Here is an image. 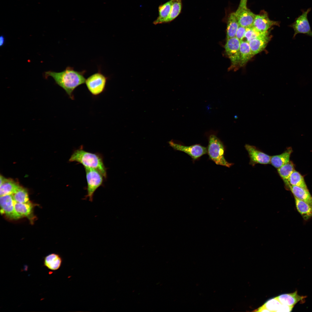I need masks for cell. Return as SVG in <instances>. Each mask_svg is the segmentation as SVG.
Instances as JSON below:
<instances>
[{
	"mask_svg": "<svg viewBox=\"0 0 312 312\" xmlns=\"http://www.w3.org/2000/svg\"><path fill=\"white\" fill-rule=\"evenodd\" d=\"M246 4L240 3L235 12L239 25L246 28L252 26L256 15L247 8Z\"/></svg>",
	"mask_w": 312,
	"mask_h": 312,
	"instance_id": "9",
	"label": "cell"
},
{
	"mask_svg": "<svg viewBox=\"0 0 312 312\" xmlns=\"http://www.w3.org/2000/svg\"><path fill=\"white\" fill-rule=\"evenodd\" d=\"M171 0L160 5L158 7L159 16L153 23L155 25L165 23L170 14L171 8Z\"/></svg>",
	"mask_w": 312,
	"mask_h": 312,
	"instance_id": "18",
	"label": "cell"
},
{
	"mask_svg": "<svg viewBox=\"0 0 312 312\" xmlns=\"http://www.w3.org/2000/svg\"><path fill=\"white\" fill-rule=\"evenodd\" d=\"M282 304L276 297L268 300L263 305L270 312H277Z\"/></svg>",
	"mask_w": 312,
	"mask_h": 312,
	"instance_id": "28",
	"label": "cell"
},
{
	"mask_svg": "<svg viewBox=\"0 0 312 312\" xmlns=\"http://www.w3.org/2000/svg\"><path fill=\"white\" fill-rule=\"evenodd\" d=\"M292 149L289 148L284 152L279 155L271 156L270 163L275 168H278L289 161Z\"/></svg>",
	"mask_w": 312,
	"mask_h": 312,
	"instance_id": "19",
	"label": "cell"
},
{
	"mask_svg": "<svg viewBox=\"0 0 312 312\" xmlns=\"http://www.w3.org/2000/svg\"><path fill=\"white\" fill-rule=\"evenodd\" d=\"M254 311L257 312H270L263 305L259 307L257 310Z\"/></svg>",
	"mask_w": 312,
	"mask_h": 312,
	"instance_id": "32",
	"label": "cell"
},
{
	"mask_svg": "<svg viewBox=\"0 0 312 312\" xmlns=\"http://www.w3.org/2000/svg\"><path fill=\"white\" fill-rule=\"evenodd\" d=\"M69 161L76 162L82 165L85 168L95 169L107 178V168L104 164L102 155L98 153H93L83 149L82 146L74 150Z\"/></svg>",
	"mask_w": 312,
	"mask_h": 312,
	"instance_id": "2",
	"label": "cell"
},
{
	"mask_svg": "<svg viewBox=\"0 0 312 312\" xmlns=\"http://www.w3.org/2000/svg\"><path fill=\"white\" fill-rule=\"evenodd\" d=\"M270 39L268 31L251 40L249 42L254 56L263 51L266 47Z\"/></svg>",
	"mask_w": 312,
	"mask_h": 312,
	"instance_id": "13",
	"label": "cell"
},
{
	"mask_svg": "<svg viewBox=\"0 0 312 312\" xmlns=\"http://www.w3.org/2000/svg\"><path fill=\"white\" fill-rule=\"evenodd\" d=\"M7 179H6V178H4V177H3V176H2L1 175H0V185H1L5 181H6V180H7Z\"/></svg>",
	"mask_w": 312,
	"mask_h": 312,
	"instance_id": "34",
	"label": "cell"
},
{
	"mask_svg": "<svg viewBox=\"0 0 312 312\" xmlns=\"http://www.w3.org/2000/svg\"><path fill=\"white\" fill-rule=\"evenodd\" d=\"M246 30V27L239 25L235 37L240 41L242 40L244 37Z\"/></svg>",
	"mask_w": 312,
	"mask_h": 312,
	"instance_id": "30",
	"label": "cell"
},
{
	"mask_svg": "<svg viewBox=\"0 0 312 312\" xmlns=\"http://www.w3.org/2000/svg\"><path fill=\"white\" fill-rule=\"evenodd\" d=\"M240 58L239 66L242 67L254 56L248 42L244 40L240 41Z\"/></svg>",
	"mask_w": 312,
	"mask_h": 312,
	"instance_id": "16",
	"label": "cell"
},
{
	"mask_svg": "<svg viewBox=\"0 0 312 312\" xmlns=\"http://www.w3.org/2000/svg\"><path fill=\"white\" fill-rule=\"evenodd\" d=\"M0 185V196L13 194L20 187L18 184L10 179H7Z\"/></svg>",
	"mask_w": 312,
	"mask_h": 312,
	"instance_id": "22",
	"label": "cell"
},
{
	"mask_svg": "<svg viewBox=\"0 0 312 312\" xmlns=\"http://www.w3.org/2000/svg\"><path fill=\"white\" fill-rule=\"evenodd\" d=\"M294 197L302 200L312 206V197L308 189L293 185L289 186Z\"/></svg>",
	"mask_w": 312,
	"mask_h": 312,
	"instance_id": "15",
	"label": "cell"
},
{
	"mask_svg": "<svg viewBox=\"0 0 312 312\" xmlns=\"http://www.w3.org/2000/svg\"><path fill=\"white\" fill-rule=\"evenodd\" d=\"M310 36L312 37V33L310 35Z\"/></svg>",
	"mask_w": 312,
	"mask_h": 312,
	"instance_id": "36",
	"label": "cell"
},
{
	"mask_svg": "<svg viewBox=\"0 0 312 312\" xmlns=\"http://www.w3.org/2000/svg\"><path fill=\"white\" fill-rule=\"evenodd\" d=\"M264 33L259 31L252 26L248 27L246 28V31L243 39H245V40H244L249 42L252 40L261 35Z\"/></svg>",
	"mask_w": 312,
	"mask_h": 312,
	"instance_id": "29",
	"label": "cell"
},
{
	"mask_svg": "<svg viewBox=\"0 0 312 312\" xmlns=\"http://www.w3.org/2000/svg\"><path fill=\"white\" fill-rule=\"evenodd\" d=\"M245 147L250 158V164L254 166L257 164L270 163L271 156L259 150L254 146L246 144Z\"/></svg>",
	"mask_w": 312,
	"mask_h": 312,
	"instance_id": "11",
	"label": "cell"
},
{
	"mask_svg": "<svg viewBox=\"0 0 312 312\" xmlns=\"http://www.w3.org/2000/svg\"><path fill=\"white\" fill-rule=\"evenodd\" d=\"M296 208L305 220L312 217V206L306 202L294 197Z\"/></svg>",
	"mask_w": 312,
	"mask_h": 312,
	"instance_id": "20",
	"label": "cell"
},
{
	"mask_svg": "<svg viewBox=\"0 0 312 312\" xmlns=\"http://www.w3.org/2000/svg\"><path fill=\"white\" fill-rule=\"evenodd\" d=\"M15 201L17 203H24L29 202L27 191L21 187L12 194Z\"/></svg>",
	"mask_w": 312,
	"mask_h": 312,
	"instance_id": "27",
	"label": "cell"
},
{
	"mask_svg": "<svg viewBox=\"0 0 312 312\" xmlns=\"http://www.w3.org/2000/svg\"><path fill=\"white\" fill-rule=\"evenodd\" d=\"M240 41L236 37L226 40L224 45L225 53L231 62V68L239 66Z\"/></svg>",
	"mask_w": 312,
	"mask_h": 312,
	"instance_id": "7",
	"label": "cell"
},
{
	"mask_svg": "<svg viewBox=\"0 0 312 312\" xmlns=\"http://www.w3.org/2000/svg\"><path fill=\"white\" fill-rule=\"evenodd\" d=\"M108 79L99 70L86 79L85 83L90 92L94 96H97L104 91Z\"/></svg>",
	"mask_w": 312,
	"mask_h": 312,
	"instance_id": "5",
	"label": "cell"
},
{
	"mask_svg": "<svg viewBox=\"0 0 312 312\" xmlns=\"http://www.w3.org/2000/svg\"><path fill=\"white\" fill-rule=\"evenodd\" d=\"M14 207L17 213L22 217L28 216L31 213L32 209V205L30 202L21 203L15 202Z\"/></svg>",
	"mask_w": 312,
	"mask_h": 312,
	"instance_id": "25",
	"label": "cell"
},
{
	"mask_svg": "<svg viewBox=\"0 0 312 312\" xmlns=\"http://www.w3.org/2000/svg\"><path fill=\"white\" fill-rule=\"evenodd\" d=\"M5 39L4 37L3 36H1L0 37V46H3L5 43Z\"/></svg>",
	"mask_w": 312,
	"mask_h": 312,
	"instance_id": "33",
	"label": "cell"
},
{
	"mask_svg": "<svg viewBox=\"0 0 312 312\" xmlns=\"http://www.w3.org/2000/svg\"><path fill=\"white\" fill-rule=\"evenodd\" d=\"M15 201L12 194L0 196L1 211L8 217L14 219L22 217L16 211L14 207Z\"/></svg>",
	"mask_w": 312,
	"mask_h": 312,
	"instance_id": "10",
	"label": "cell"
},
{
	"mask_svg": "<svg viewBox=\"0 0 312 312\" xmlns=\"http://www.w3.org/2000/svg\"><path fill=\"white\" fill-rule=\"evenodd\" d=\"M293 307L282 304L277 312H290L292 310Z\"/></svg>",
	"mask_w": 312,
	"mask_h": 312,
	"instance_id": "31",
	"label": "cell"
},
{
	"mask_svg": "<svg viewBox=\"0 0 312 312\" xmlns=\"http://www.w3.org/2000/svg\"><path fill=\"white\" fill-rule=\"evenodd\" d=\"M85 70L81 71L75 70L73 68L68 66L62 71L56 72L48 71L45 72L46 78L52 77L56 83L63 88L71 99H74L73 94L75 90L79 86L85 83L84 76Z\"/></svg>",
	"mask_w": 312,
	"mask_h": 312,
	"instance_id": "1",
	"label": "cell"
},
{
	"mask_svg": "<svg viewBox=\"0 0 312 312\" xmlns=\"http://www.w3.org/2000/svg\"><path fill=\"white\" fill-rule=\"evenodd\" d=\"M87 181V194L85 198H89V201H93L94 193L96 190L103 183L105 179L103 175L96 170L85 168Z\"/></svg>",
	"mask_w": 312,
	"mask_h": 312,
	"instance_id": "4",
	"label": "cell"
},
{
	"mask_svg": "<svg viewBox=\"0 0 312 312\" xmlns=\"http://www.w3.org/2000/svg\"><path fill=\"white\" fill-rule=\"evenodd\" d=\"M294 170V164L290 161L278 168V172L286 186L287 185L289 177Z\"/></svg>",
	"mask_w": 312,
	"mask_h": 312,
	"instance_id": "24",
	"label": "cell"
},
{
	"mask_svg": "<svg viewBox=\"0 0 312 312\" xmlns=\"http://www.w3.org/2000/svg\"><path fill=\"white\" fill-rule=\"evenodd\" d=\"M239 26L235 12L231 13L227 19L226 29V39L235 37Z\"/></svg>",
	"mask_w": 312,
	"mask_h": 312,
	"instance_id": "21",
	"label": "cell"
},
{
	"mask_svg": "<svg viewBox=\"0 0 312 312\" xmlns=\"http://www.w3.org/2000/svg\"><path fill=\"white\" fill-rule=\"evenodd\" d=\"M171 0L172 5L170 12L165 23H169L175 18L180 13L181 9V0Z\"/></svg>",
	"mask_w": 312,
	"mask_h": 312,
	"instance_id": "26",
	"label": "cell"
},
{
	"mask_svg": "<svg viewBox=\"0 0 312 312\" xmlns=\"http://www.w3.org/2000/svg\"><path fill=\"white\" fill-rule=\"evenodd\" d=\"M62 259L58 254L52 253L47 256L44 258V265L51 270H56L61 267Z\"/></svg>",
	"mask_w": 312,
	"mask_h": 312,
	"instance_id": "17",
	"label": "cell"
},
{
	"mask_svg": "<svg viewBox=\"0 0 312 312\" xmlns=\"http://www.w3.org/2000/svg\"><path fill=\"white\" fill-rule=\"evenodd\" d=\"M169 146L174 150L183 152L189 155L194 161L202 156L207 153V147L200 144L186 146L177 143L173 140L168 142Z\"/></svg>",
	"mask_w": 312,
	"mask_h": 312,
	"instance_id": "6",
	"label": "cell"
},
{
	"mask_svg": "<svg viewBox=\"0 0 312 312\" xmlns=\"http://www.w3.org/2000/svg\"><path fill=\"white\" fill-rule=\"evenodd\" d=\"M277 21L270 20L266 13L256 15L252 26L261 32L268 31V30L272 26L279 25Z\"/></svg>",
	"mask_w": 312,
	"mask_h": 312,
	"instance_id": "12",
	"label": "cell"
},
{
	"mask_svg": "<svg viewBox=\"0 0 312 312\" xmlns=\"http://www.w3.org/2000/svg\"><path fill=\"white\" fill-rule=\"evenodd\" d=\"M247 0H240V3H241L247 4Z\"/></svg>",
	"mask_w": 312,
	"mask_h": 312,
	"instance_id": "35",
	"label": "cell"
},
{
	"mask_svg": "<svg viewBox=\"0 0 312 312\" xmlns=\"http://www.w3.org/2000/svg\"><path fill=\"white\" fill-rule=\"evenodd\" d=\"M311 10V8L306 10H302V14L296 18L294 22L289 25L294 31L293 38L298 34H303L310 36L312 33L308 19V15Z\"/></svg>",
	"mask_w": 312,
	"mask_h": 312,
	"instance_id": "8",
	"label": "cell"
},
{
	"mask_svg": "<svg viewBox=\"0 0 312 312\" xmlns=\"http://www.w3.org/2000/svg\"><path fill=\"white\" fill-rule=\"evenodd\" d=\"M276 297L282 304L294 307L298 302L303 301L306 296L299 295L296 291L292 293L282 294Z\"/></svg>",
	"mask_w": 312,
	"mask_h": 312,
	"instance_id": "14",
	"label": "cell"
},
{
	"mask_svg": "<svg viewBox=\"0 0 312 312\" xmlns=\"http://www.w3.org/2000/svg\"><path fill=\"white\" fill-rule=\"evenodd\" d=\"M209 159L217 165L230 167L233 164L228 162L224 157L225 148L222 142L214 134L208 137L207 147Z\"/></svg>",
	"mask_w": 312,
	"mask_h": 312,
	"instance_id": "3",
	"label": "cell"
},
{
	"mask_svg": "<svg viewBox=\"0 0 312 312\" xmlns=\"http://www.w3.org/2000/svg\"><path fill=\"white\" fill-rule=\"evenodd\" d=\"M290 185L297 186L308 189L303 177L298 172L295 170L289 177L287 187L289 188Z\"/></svg>",
	"mask_w": 312,
	"mask_h": 312,
	"instance_id": "23",
	"label": "cell"
}]
</instances>
